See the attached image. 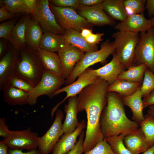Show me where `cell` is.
Instances as JSON below:
<instances>
[{
    "label": "cell",
    "instance_id": "obj_33",
    "mask_svg": "<svg viewBox=\"0 0 154 154\" xmlns=\"http://www.w3.org/2000/svg\"><path fill=\"white\" fill-rule=\"evenodd\" d=\"M126 135L121 134L116 136L104 138L109 144L115 154H132L126 148L123 143V140Z\"/></svg>",
    "mask_w": 154,
    "mask_h": 154
},
{
    "label": "cell",
    "instance_id": "obj_52",
    "mask_svg": "<svg viewBox=\"0 0 154 154\" xmlns=\"http://www.w3.org/2000/svg\"><path fill=\"white\" fill-rule=\"evenodd\" d=\"M147 113L148 114L154 116V106L153 105L150 106H149V109L147 111Z\"/></svg>",
    "mask_w": 154,
    "mask_h": 154
},
{
    "label": "cell",
    "instance_id": "obj_43",
    "mask_svg": "<svg viewBox=\"0 0 154 154\" xmlns=\"http://www.w3.org/2000/svg\"><path fill=\"white\" fill-rule=\"evenodd\" d=\"M15 16L14 14L7 11L3 7L1 6L0 8V21L11 19L15 17Z\"/></svg>",
    "mask_w": 154,
    "mask_h": 154
},
{
    "label": "cell",
    "instance_id": "obj_29",
    "mask_svg": "<svg viewBox=\"0 0 154 154\" xmlns=\"http://www.w3.org/2000/svg\"><path fill=\"white\" fill-rule=\"evenodd\" d=\"M67 44L64 35L47 32L43 35L40 44L39 48L49 52H58Z\"/></svg>",
    "mask_w": 154,
    "mask_h": 154
},
{
    "label": "cell",
    "instance_id": "obj_28",
    "mask_svg": "<svg viewBox=\"0 0 154 154\" xmlns=\"http://www.w3.org/2000/svg\"><path fill=\"white\" fill-rule=\"evenodd\" d=\"M124 1V0H104L101 4L104 11L111 18L122 22L127 17Z\"/></svg>",
    "mask_w": 154,
    "mask_h": 154
},
{
    "label": "cell",
    "instance_id": "obj_21",
    "mask_svg": "<svg viewBox=\"0 0 154 154\" xmlns=\"http://www.w3.org/2000/svg\"><path fill=\"white\" fill-rule=\"evenodd\" d=\"M142 97L140 87L132 94L122 97L124 105L128 106L132 112L133 119L139 124L144 119L143 114L144 108Z\"/></svg>",
    "mask_w": 154,
    "mask_h": 154
},
{
    "label": "cell",
    "instance_id": "obj_41",
    "mask_svg": "<svg viewBox=\"0 0 154 154\" xmlns=\"http://www.w3.org/2000/svg\"><path fill=\"white\" fill-rule=\"evenodd\" d=\"M103 33H93L88 37L85 38L86 40L90 44L93 45H97L100 42L103 40L102 38L104 36Z\"/></svg>",
    "mask_w": 154,
    "mask_h": 154
},
{
    "label": "cell",
    "instance_id": "obj_3",
    "mask_svg": "<svg viewBox=\"0 0 154 154\" xmlns=\"http://www.w3.org/2000/svg\"><path fill=\"white\" fill-rule=\"evenodd\" d=\"M44 70L37 50L26 46L18 51L14 76L25 80L34 87L40 80Z\"/></svg>",
    "mask_w": 154,
    "mask_h": 154
},
{
    "label": "cell",
    "instance_id": "obj_26",
    "mask_svg": "<svg viewBox=\"0 0 154 154\" xmlns=\"http://www.w3.org/2000/svg\"><path fill=\"white\" fill-rule=\"evenodd\" d=\"M67 44H70L86 53L98 50L97 45L89 43L81 33L72 29L65 30L64 35Z\"/></svg>",
    "mask_w": 154,
    "mask_h": 154
},
{
    "label": "cell",
    "instance_id": "obj_25",
    "mask_svg": "<svg viewBox=\"0 0 154 154\" xmlns=\"http://www.w3.org/2000/svg\"><path fill=\"white\" fill-rule=\"evenodd\" d=\"M37 0H1V6L12 13H26L32 14L37 5Z\"/></svg>",
    "mask_w": 154,
    "mask_h": 154
},
{
    "label": "cell",
    "instance_id": "obj_30",
    "mask_svg": "<svg viewBox=\"0 0 154 154\" xmlns=\"http://www.w3.org/2000/svg\"><path fill=\"white\" fill-rule=\"evenodd\" d=\"M141 84L131 82L124 80H116L111 85L108 86L107 92H114L121 97L130 96L141 87Z\"/></svg>",
    "mask_w": 154,
    "mask_h": 154
},
{
    "label": "cell",
    "instance_id": "obj_18",
    "mask_svg": "<svg viewBox=\"0 0 154 154\" xmlns=\"http://www.w3.org/2000/svg\"><path fill=\"white\" fill-rule=\"evenodd\" d=\"M86 126V121L83 119L73 131L64 133L55 145L52 154H68L76 144L78 137Z\"/></svg>",
    "mask_w": 154,
    "mask_h": 154
},
{
    "label": "cell",
    "instance_id": "obj_5",
    "mask_svg": "<svg viewBox=\"0 0 154 154\" xmlns=\"http://www.w3.org/2000/svg\"><path fill=\"white\" fill-rule=\"evenodd\" d=\"M114 53L115 50L113 43L109 39L106 40L101 44L100 50L86 53L76 64L70 75L65 80V86L75 81L78 76L89 66L98 62L104 64L109 56Z\"/></svg>",
    "mask_w": 154,
    "mask_h": 154
},
{
    "label": "cell",
    "instance_id": "obj_51",
    "mask_svg": "<svg viewBox=\"0 0 154 154\" xmlns=\"http://www.w3.org/2000/svg\"><path fill=\"white\" fill-rule=\"evenodd\" d=\"M143 154H154V145L144 152Z\"/></svg>",
    "mask_w": 154,
    "mask_h": 154
},
{
    "label": "cell",
    "instance_id": "obj_4",
    "mask_svg": "<svg viewBox=\"0 0 154 154\" xmlns=\"http://www.w3.org/2000/svg\"><path fill=\"white\" fill-rule=\"evenodd\" d=\"M112 42L115 53L125 69L135 66V50L139 42V33L118 31L113 33Z\"/></svg>",
    "mask_w": 154,
    "mask_h": 154
},
{
    "label": "cell",
    "instance_id": "obj_54",
    "mask_svg": "<svg viewBox=\"0 0 154 154\" xmlns=\"http://www.w3.org/2000/svg\"><path fill=\"white\" fill-rule=\"evenodd\" d=\"M153 27L154 32V27Z\"/></svg>",
    "mask_w": 154,
    "mask_h": 154
},
{
    "label": "cell",
    "instance_id": "obj_23",
    "mask_svg": "<svg viewBox=\"0 0 154 154\" xmlns=\"http://www.w3.org/2000/svg\"><path fill=\"white\" fill-rule=\"evenodd\" d=\"M30 19L29 16H25L17 23L8 40L18 51L27 46L26 31Z\"/></svg>",
    "mask_w": 154,
    "mask_h": 154
},
{
    "label": "cell",
    "instance_id": "obj_49",
    "mask_svg": "<svg viewBox=\"0 0 154 154\" xmlns=\"http://www.w3.org/2000/svg\"><path fill=\"white\" fill-rule=\"evenodd\" d=\"M92 29H83L81 33L82 35L85 38H86L92 34Z\"/></svg>",
    "mask_w": 154,
    "mask_h": 154
},
{
    "label": "cell",
    "instance_id": "obj_16",
    "mask_svg": "<svg viewBox=\"0 0 154 154\" xmlns=\"http://www.w3.org/2000/svg\"><path fill=\"white\" fill-rule=\"evenodd\" d=\"M18 51L12 45L0 60V89L2 90L9 79L14 76Z\"/></svg>",
    "mask_w": 154,
    "mask_h": 154
},
{
    "label": "cell",
    "instance_id": "obj_35",
    "mask_svg": "<svg viewBox=\"0 0 154 154\" xmlns=\"http://www.w3.org/2000/svg\"><path fill=\"white\" fill-rule=\"evenodd\" d=\"M154 90V74L148 68L144 72L143 81L140 87L142 97L149 95Z\"/></svg>",
    "mask_w": 154,
    "mask_h": 154
},
{
    "label": "cell",
    "instance_id": "obj_10",
    "mask_svg": "<svg viewBox=\"0 0 154 154\" xmlns=\"http://www.w3.org/2000/svg\"><path fill=\"white\" fill-rule=\"evenodd\" d=\"M64 114L58 109L56 111L52 124L46 133L38 139V150L39 154H48L54 148L60 138L64 134L62 120Z\"/></svg>",
    "mask_w": 154,
    "mask_h": 154
},
{
    "label": "cell",
    "instance_id": "obj_32",
    "mask_svg": "<svg viewBox=\"0 0 154 154\" xmlns=\"http://www.w3.org/2000/svg\"><path fill=\"white\" fill-rule=\"evenodd\" d=\"M150 147L154 145V116L149 114L144 116V119L139 124Z\"/></svg>",
    "mask_w": 154,
    "mask_h": 154
},
{
    "label": "cell",
    "instance_id": "obj_1",
    "mask_svg": "<svg viewBox=\"0 0 154 154\" xmlns=\"http://www.w3.org/2000/svg\"><path fill=\"white\" fill-rule=\"evenodd\" d=\"M108 86L106 81L99 77L84 88L77 96L78 112L85 110L87 118L84 153L104 139L100 121L102 111L107 104Z\"/></svg>",
    "mask_w": 154,
    "mask_h": 154
},
{
    "label": "cell",
    "instance_id": "obj_7",
    "mask_svg": "<svg viewBox=\"0 0 154 154\" xmlns=\"http://www.w3.org/2000/svg\"><path fill=\"white\" fill-rule=\"evenodd\" d=\"M65 81L62 76L44 70L39 82L28 92V104L35 105L38 97L42 95L52 98L54 93L65 84Z\"/></svg>",
    "mask_w": 154,
    "mask_h": 154
},
{
    "label": "cell",
    "instance_id": "obj_37",
    "mask_svg": "<svg viewBox=\"0 0 154 154\" xmlns=\"http://www.w3.org/2000/svg\"><path fill=\"white\" fill-rule=\"evenodd\" d=\"M82 154H115L109 144L104 139L90 150Z\"/></svg>",
    "mask_w": 154,
    "mask_h": 154
},
{
    "label": "cell",
    "instance_id": "obj_31",
    "mask_svg": "<svg viewBox=\"0 0 154 154\" xmlns=\"http://www.w3.org/2000/svg\"><path fill=\"white\" fill-rule=\"evenodd\" d=\"M147 68V66L144 64L132 66L122 72L116 80H124L142 84L145 72Z\"/></svg>",
    "mask_w": 154,
    "mask_h": 154
},
{
    "label": "cell",
    "instance_id": "obj_27",
    "mask_svg": "<svg viewBox=\"0 0 154 154\" xmlns=\"http://www.w3.org/2000/svg\"><path fill=\"white\" fill-rule=\"evenodd\" d=\"M4 101L11 106L22 105L28 104V92L25 91L6 85L3 88Z\"/></svg>",
    "mask_w": 154,
    "mask_h": 154
},
{
    "label": "cell",
    "instance_id": "obj_42",
    "mask_svg": "<svg viewBox=\"0 0 154 154\" xmlns=\"http://www.w3.org/2000/svg\"><path fill=\"white\" fill-rule=\"evenodd\" d=\"M11 131L8 129V127L5 123V119L4 118L0 119V135L6 139L10 135Z\"/></svg>",
    "mask_w": 154,
    "mask_h": 154
},
{
    "label": "cell",
    "instance_id": "obj_50",
    "mask_svg": "<svg viewBox=\"0 0 154 154\" xmlns=\"http://www.w3.org/2000/svg\"><path fill=\"white\" fill-rule=\"evenodd\" d=\"M5 51V46L3 41L1 40L0 41V57L1 58L6 53Z\"/></svg>",
    "mask_w": 154,
    "mask_h": 154
},
{
    "label": "cell",
    "instance_id": "obj_48",
    "mask_svg": "<svg viewBox=\"0 0 154 154\" xmlns=\"http://www.w3.org/2000/svg\"><path fill=\"white\" fill-rule=\"evenodd\" d=\"M7 146L2 141H0V154H8Z\"/></svg>",
    "mask_w": 154,
    "mask_h": 154
},
{
    "label": "cell",
    "instance_id": "obj_38",
    "mask_svg": "<svg viewBox=\"0 0 154 154\" xmlns=\"http://www.w3.org/2000/svg\"><path fill=\"white\" fill-rule=\"evenodd\" d=\"M16 19L11 20L3 22L0 25V37L9 40L15 26Z\"/></svg>",
    "mask_w": 154,
    "mask_h": 154
},
{
    "label": "cell",
    "instance_id": "obj_36",
    "mask_svg": "<svg viewBox=\"0 0 154 154\" xmlns=\"http://www.w3.org/2000/svg\"><path fill=\"white\" fill-rule=\"evenodd\" d=\"M6 85H9L28 92L31 91L34 87L25 80L14 76H12L9 79L5 86Z\"/></svg>",
    "mask_w": 154,
    "mask_h": 154
},
{
    "label": "cell",
    "instance_id": "obj_12",
    "mask_svg": "<svg viewBox=\"0 0 154 154\" xmlns=\"http://www.w3.org/2000/svg\"><path fill=\"white\" fill-rule=\"evenodd\" d=\"M38 134L30 127L19 131H11L10 135L2 141L9 148L13 149L36 150L38 147Z\"/></svg>",
    "mask_w": 154,
    "mask_h": 154
},
{
    "label": "cell",
    "instance_id": "obj_2",
    "mask_svg": "<svg viewBox=\"0 0 154 154\" xmlns=\"http://www.w3.org/2000/svg\"><path fill=\"white\" fill-rule=\"evenodd\" d=\"M107 104L100 117V124L104 138L132 134L140 128L139 124L127 116L122 97L114 92H107Z\"/></svg>",
    "mask_w": 154,
    "mask_h": 154
},
{
    "label": "cell",
    "instance_id": "obj_14",
    "mask_svg": "<svg viewBox=\"0 0 154 154\" xmlns=\"http://www.w3.org/2000/svg\"><path fill=\"white\" fill-rule=\"evenodd\" d=\"M76 9L79 15L93 25L114 26L116 25V21L111 18L104 11L101 3L90 7L80 5Z\"/></svg>",
    "mask_w": 154,
    "mask_h": 154
},
{
    "label": "cell",
    "instance_id": "obj_46",
    "mask_svg": "<svg viewBox=\"0 0 154 154\" xmlns=\"http://www.w3.org/2000/svg\"><path fill=\"white\" fill-rule=\"evenodd\" d=\"M145 8L148 15L151 18L154 17V0H147L146 1Z\"/></svg>",
    "mask_w": 154,
    "mask_h": 154
},
{
    "label": "cell",
    "instance_id": "obj_11",
    "mask_svg": "<svg viewBox=\"0 0 154 154\" xmlns=\"http://www.w3.org/2000/svg\"><path fill=\"white\" fill-rule=\"evenodd\" d=\"M76 81L71 84L66 86L56 91L53 94V97L63 92L66 93V96L60 102L58 103L51 111L52 118L58 107L67 99L77 96L85 87L95 82L99 78L92 72L91 69L88 68L81 73L78 76Z\"/></svg>",
    "mask_w": 154,
    "mask_h": 154
},
{
    "label": "cell",
    "instance_id": "obj_40",
    "mask_svg": "<svg viewBox=\"0 0 154 154\" xmlns=\"http://www.w3.org/2000/svg\"><path fill=\"white\" fill-rule=\"evenodd\" d=\"M78 140L68 154H82L83 144L85 138V132L83 130L79 136Z\"/></svg>",
    "mask_w": 154,
    "mask_h": 154
},
{
    "label": "cell",
    "instance_id": "obj_47",
    "mask_svg": "<svg viewBox=\"0 0 154 154\" xmlns=\"http://www.w3.org/2000/svg\"><path fill=\"white\" fill-rule=\"evenodd\" d=\"M8 154H39L38 150L29 151L27 152H23L21 150L10 149L8 151Z\"/></svg>",
    "mask_w": 154,
    "mask_h": 154
},
{
    "label": "cell",
    "instance_id": "obj_9",
    "mask_svg": "<svg viewBox=\"0 0 154 154\" xmlns=\"http://www.w3.org/2000/svg\"><path fill=\"white\" fill-rule=\"evenodd\" d=\"M31 14L33 18L39 23L44 33L49 32L64 35L65 30L57 22L50 9L49 0H37L36 7Z\"/></svg>",
    "mask_w": 154,
    "mask_h": 154
},
{
    "label": "cell",
    "instance_id": "obj_6",
    "mask_svg": "<svg viewBox=\"0 0 154 154\" xmlns=\"http://www.w3.org/2000/svg\"><path fill=\"white\" fill-rule=\"evenodd\" d=\"M49 7L58 23L64 30L72 29L81 33L83 29H92L94 25L73 9L57 7L50 3Z\"/></svg>",
    "mask_w": 154,
    "mask_h": 154
},
{
    "label": "cell",
    "instance_id": "obj_22",
    "mask_svg": "<svg viewBox=\"0 0 154 154\" xmlns=\"http://www.w3.org/2000/svg\"><path fill=\"white\" fill-rule=\"evenodd\" d=\"M37 51L44 70L62 76L61 63L58 55L40 48Z\"/></svg>",
    "mask_w": 154,
    "mask_h": 154
},
{
    "label": "cell",
    "instance_id": "obj_17",
    "mask_svg": "<svg viewBox=\"0 0 154 154\" xmlns=\"http://www.w3.org/2000/svg\"><path fill=\"white\" fill-rule=\"evenodd\" d=\"M112 55V59L109 63L98 69H91L94 74L106 81L108 86L112 84L119 75L126 70L116 53Z\"/></svg>",
    "mask_w": 154,
    "mask_h": 154
},
{
    "label": "cell",
    "instance_id": "obj_20",
    "mask_svg": "<svg viewBox=\"0 0 154 154\" xmlns=\"http://www.w3.org/2000/svg\"><path fill=\"white\" fill-rule=\"evenodd\" d=\"M123 141L132 154H140L151 147L140 127L135 132L125 136Z\"/></svg>",
    "mask_w": 154,
    "mask_h": 154
},
{
    "label": "cell",
    "instance_id": "obj_8",
    "mask_svg": "<svg viewBox=\"0 0 154 154\" xmlns=\"http://www.w3.org/2000/svg\"><path fill=\"white\" fill-rule=\"evenodd\" d=\"M135 53V66L145 64L154 74V32L152 27L141 33Z\"/></svg>",
    "mask_w": 154,
    "mask_h": 154
},
{
    "label": "cell",
    "instance_id": "obj_53",
    "mask_svg": "<svg viewBox=\"0 0 154 154\" xmlns=\"http://www.w3.org/2000/svg\"><path fill=\"white\" fill-rule=\"evenodd\" d=\"M152 27H154V17L151 19Z\"/></svg>",
    "mask_w": 154,
    "mask_h": 154
},
{
    "label": "cell",
    "instance_id": "obj_13",
    "mask_svg": "<svg viewBox=\"0 0 154 154\" xmlns=\"http://www.w3.org/2000/svg\"><path fill=\"white\" fill-rule=\"evenodd\" d=\"M58 52L61 63L62 76L65 80L83 56L84 52L69 44H66Z\"/></svg>",
    "mask_w": 154,
    "mask_h": 154
},
{
    "label": "cell",
    "instance_id": "obj_19",
    "mask_svg": "<svg viewBox=\"0 0 154 154\" xmlns=\"http://www.w3.org/2000/svg\"><path fill=\"white\" fill-rule=\"evenodd\" d=\"M78 102L77 96L68 98V103L64 106L66 116L62 125L64 133L73 131L79 124L77 118Z\"/></svg>",
    "mask_w": 154,
    "mask_h": 154
},
{
    "label": "cell",
    "instance_id": "obj_34",
    "mask_svg": "<svg viewBox=\"0 0 154 154\" xmlns=\"http://www.w3.org/2000/svg\"><path fill=\"white\" fill-rule=\"evenodd\" d=\"M143 0H124V5L127 17L144 13L145 4Z\"/></svg>",
    "mask_w": 154,
    "mask_h": 154
},
{
    "label": "cell",
    "instance_id": "obj_15",
    "mask_svg": "<svg viewBox=\"0 0 154 154\" xmlns=\"http://www.w3.org/2000/svg\"><path fill=\"white\" fill-rule=\"evenodd\" d=\"M152 27L151 19H147L144 13L127 17L124 21L115 26V29L118 31L134 33L146 32Z\"/></svg>",
    "mask_w": 154,
    "mask_h": 154
},
{
    "label": "cell",
    "instance_id": "obj_45",
    "mask_svg": "<svg viewBox=\"0 0 154 154\" xmlns=\"http://www.w3.org/2000/svg\"><path fill=\"white\" fill-rule=\"evenodd\" d=\"M104 0H79L80 5L90 7L101 3Z\"/></svg>",
    "mask_w": 154,
    "mask_h": 154
},
{
    "label": "cell",
    "instance_id": "obj_24",
    "mask_svg": "<svg viewBox=\"0 0 154 154\" xmlns=\"http://www.w3.org/2000/svg\"><path fill=\"white\" fill-rule=\"evenodd\" d=\"M43 35L42 29L39 23L33 18L30 19L27 24L26 31L27 46L37 50L39 48Z\"/></svg>",
    "mask_w": 154,
    "mask_h": 154
},
{
    "label": "cell",
    "instance_id": "obj_39",
    "mask_svg": "<svg viewBox=\"0 0 154 154\" xmlns=\"http://www.w3.org/2000/svg\"><path fill=\"white\" fill-rule=\"evenodd\" d=\"M49 1L51 4L58 7H70L75 9L80 5L79 0H51Z\"/></svg>",
    "mask_w": 154,
    "mask_h": 154
},
{
    "label": "cell",
    "instance_id": "obj_44",
    "mask_svg": "<svg viewBox=\"0 0 154 154\" xmlns=\"http://www.w3.org/2000/svg\"><path fill=\"white\" fill-rule=\"evenodd\" d=\"M142 100L144 108L150 106H154V90Z\"/></svg>",
    "mask_w": 154,
    "mask_h": 154
}]
</instances>
